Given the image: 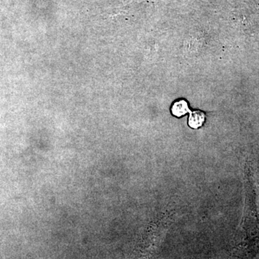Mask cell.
I'll list each match as a JSON object with an SVG mask.
<instances>
[{"label": "cell", "instance_id": "7a4b0ae2", "mask_svg": "<svg viewBox=\"0 0 259 259\" xmlns=\"http://www.w3.org/2000/svg\"><path fill=\"white\" fill-rule=\"evenodd\" d=\"M171 111L172 113L177 117H181V116L185 115L187 112H190L187 102L183 100L175 102L172 106Z\"/></svg>", "mask_w": 259, "mask_h": 259}, {"label": "cell", "instance_id": "6da1fadb", "mask_svg": "<svg viewBox=\"0 0 259 259\" xmlns=\"http://www.w3.org/2000/svg\"><path fill=\"white\" fill-rule=\"evenodd\" d=\"M205 117L203 112L195 111L192 112L189 119V125L193 128H198L203 125Z\"/></svg>", "mask_w": 259, "mask_h": 259}]
</instances>
